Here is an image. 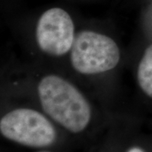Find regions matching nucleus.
<instances>
[{"label": "nucleus", "mask_w": 152, "mask_h": 152, "mask_svg": "<svg viewBox=\"0 0 152 152\" xmlns=\"http://www.w3.org/2000/svg\"><path fill=\"white\" fill-rule=\"evenodd\" d=\"M43 110L58 124L72 133L86 129L91 110L86 97L70 82L58 75H47L38 85Z\"/></svg>", "instance_id": "1"}, {"label": "nucleus", "mask_w": 152, "mask_h": 152, "mask_svg": "<svg viewBox=\"0 0 152 152\" xmlns=\"http://www.w3.org/2000/svg\"><path fill=\"white\" fill-rule=\"evenodd\" d=\"M70 60L77 72L96 75L112 70L118 64L120 50L107 36L91 31H83L75 37Z\"/></svg>", "instance_id": "2"}, {"label": "nucleus", "mask_w": 152, "mask_h": 152, "mask_svg": "<svg viewBox=\"0 0 152 152\" xmlns=\"http://www.w3.org/2000/svg\"><path fill=\"white\" fill-rule=\"evenodd\" d=\"M0 132L10 140L35 148L49 146L57 139L52 123L41 113L29 108L5 114L0 120Z\"/></svg>", "instance_id": "3"}, {"label": "nucleus", "mask_w": 152, "mask_h": 152, "mask_svg": "<svg viewBox=\"0 0 152 152\" xmlns=\"http://www.w3.org/2000/svg\"><path fill=\"white\" fill-rule=\"evenodd\" d=\"M75 26L70 15L60 8L44 12L38 20L36 37L40 49L47 54H66L74 43Z\"/></svg>", "instance_id": "4"}, {"label": "nucleus", "mask_w": 152, "mask_h": 152, "mask_svg": "<svg viewBox=\"0 0 152 152\" xmlns=\"http://www.w3.org/2000/svg\"><path fill=\"white\" fill-rule=\"evenodd\" d=\"M137 79L142 91L152 98V45L147 48L140 62Z\"/></svg>", "instance_id": "5"}, {"label": "nucleus", "mask_w": 152, "mask_h": 152, "mask_svg": "<svg viewBox=\"0 0 152 152\" xmlns=\"http://www.w3.org/2000/svg\"><path fill=\"white\" fill-rule=\"evenodd\" d=\"M127 152H145L143 149L140 147H132Z\"/></svg>", "instance_id": "6"}, {"label": "nucleus", "mask_w": 152, "mask_h": 152, "mask_svg": "<svg viewBox=\"0 0 152 152\" xmlns=\"http://www.w3.org/2000/svg\"><path fill=\"white\" fill-rule=\"evenodd\" d=\"M39 152H50V151H39Z\"/></svg>", "instance_id": "7"}]
</instances>
